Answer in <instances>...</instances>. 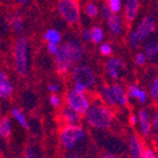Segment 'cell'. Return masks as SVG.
I'll return each mask as SVG.
<instances>
[{
	"instance_id": "obj_1",
	"label": "cell",
	"mask_w": 158,
	"mask_h": 158,
	"mask_svg": "<svg viewBox=\"0 0 158 158\" xmlns=\"http://www.w3.org/2000/svg\"><path fill=\"white\" fill-rule=\"evenodd\" d=\"M84 118L92 128L98 131H106L112 126L115 115L112 107L106 106L103 102L94 101L84 114Z\"/></svg>"
},
{
	"instance_id": "obj_2",
	"label": "cell",
	"mask_w": 158,
	"mask_h": 158,
	"mask_svg": "<svg viewBox=\"0 0 158 158\" xmlns=\"http://www.w3.org/2000/svg\"><path fill=\"white\" fill-rule=\"evenodd\" d=\"M30 42L26 37H19L13 43L12 60L17 74L24 77L29 72Z\"/></svg>"
},
{
	"instance_id": "obj_3",
	"label": "cell",
	"mask_w": 158,
	"mask_h": 158,
	"mask_svg": "<svg viewBox=\"0 0 158 158\" xmlns=\"http://www.w3.org/2000/svg\"><path fill=\"white\" fill-rule=\"evenodd\" d=\"M71 79L73 82L72 89L81 92H87L96 83V74L91 66L79 63L72 69Z\"/></svg>"
},
{
	"instance_id": "obj_4",
	"label": "cell",
	"mask_w": 158,
	"mask_h": 158,
	"mask_svg": "<svg viewBox=\"0 0 158 158\" xmlns=\"http://www.w3.org/2000/svg\"><path fill=\"white\" fill-rule=\"evenodd\" d=\"M86 137V132L83 126L77 125H64L60 131L59 138L62 147L66 150H73L81 144Z\"/></svg>"
},
{
	"instance_id": "obj_5",
	"label": "cell",
	"mask_w": 158,
	"mask_h": 158,
	"mask_svg": "<svg viewBox=\"0 0 158 158\" xmlns=\"http://www.w3.org/2000/svg\"><path fill=\"white\" fill-rule=\"evenodd\" d=\"M58 11L61 18L69 24H77L81 19L79 0H59Z\"/></svg>"
},
{
	"instance_id": "obj_6",
	"label": "cell",
	"mask_w": 158,
	"mask_h": 158,
	"mask_svg": "<svg viewBox=\"0 0 158 158\" xmlns=\"http://www.w3.org/2000/svg\"><path fill=\"white\" fill-rule=\"evenodd\" d=\"M65 102L66 105L72 107L74 111H77L80 115H84L92 104V100L86 92H81L74 89H71L66 93Z\"/></svg>"
},
{
	"instance_id": "obj_7",
	"label": "cell",
	"mask_w": 158,
	"mask_h": 158,
	"mask_svg": "<svg viewBox=\"0 0 158 158\" xmlns=\"http://www.w3.org/2000/svg\"><path fill=\"white\" fill-rule=\"evenodd\" d=\"M61 50L71 61L72 64H79L85 56L84 47L77 39H70L61 44Z\"/></svg>"
},
{
	"instance_id": "obj_8",
	"label": "cell",
	"mask_w": 158,
	"mask_h": 158,
	"mask_svg": "<svg viewBox=\"0 0 158 158\" xmlns=\"http://www.w3.org/2000/svg\"><path fill=\"white\" fill-rule=\"evenodd\" d=\"M156 29V21L154 17L152 16H145L140 20V22L137 24L136 29L134 30L136 33L137 38L139 39V41H144L146 40L150 34L153 33Z\"/></svg>"
},
{
	"instance_id": "obj_9",
	"label": "cell",
	"mask_w": 158,
	"mask_h": 158,
	"mask_svg": "<svg viewBox=\"0 0 158 158\" xmlns=\"http://www.w3.org/2000/svg\"><path fill=\"white\" fill-rule=\"evenodd\" d=\"M125 64L124 62L118 58H110L105 63V70L110 79L118 80L123 75Z\"/></svg>"
},
{
	"instance_id": "obj_10",
	"label": "cell",
	"mask_w": 158,
	"mask_h": 158,
	"mask_svg": "<svg viewBox=\"0 0 158 158\" xmlns=\"http://www.w3.org/2000/svg\"><path fill=\"white\" fill-rule=\"evenodd\" d=\"M15 87L9 75L5 71L0 70V100L7 101L12 96Z\"/></svg>"
},
{
	"instance_id": "obj_11",
	"label": "cell",
	"mask_w": 158,
	"mask_h": 158,
	"mask_svg": "<svg viewBox=\"0 0 158 158\" xmlns=\"http://www.w3.org/2000/svg\"><path fill=\"white\" fill-rule=\"evenodd\" d=\"M138 126H139L140 134L144 137H149L152 135V119H150L149 113L145 108H140L138 111Z\"/></svg>"
},
{
	"instance_id": "obj_12",
	"label": "cell",
	"mask_w": 158,
	"mask_h": 158,
	"mask_svg": "<svg viewBox=\"0 0 158 158\" xmlns=\"http://www.w3.org/2000/svg\"><path fill=\"white\" fill-rule=\"evenodd\" d=\"M128 148L131 158H144L145 147L139 136L132 134L128 138Z\"/></svg>"
},
{
	"instance_id": "obj_13",
	"label": "cell",
	"mask_w": 158,
	"mask_h": 158,
	"mask_svg": "<svg viewBox=\"0 0 158 158\" xmlns=\"http://www.w3.org/2000/svg\"><path fill=\"white\" fill-rule=\"evenodd\" d=\"M54 63H56V72L61 75H65V74L70 73L73 69V64L68 56L62 52V50L60 49V52L54 56Z\"/></svg>"
},
{
	"instance_id": "obj_14",
	"label": "cell",
	"mask_w": 158,
	"mask_h": 158,
	"mask_svg": "<svg viewBox=\"0 0 158 158\" xmlns=\"http://www.w3.org/2000/svg\"><path fill=\"white\" fill-rule=\"evenodd\" d=\"M128 98L136 100L139 104H145L148 100V93L137 84H129L126 89Z\"/></svg>"
},
{
	"instance_id": "obj_15",
	"label": "cell",
	"mask_w": 158,
	"mask_h": 158,
	"mask_svg": "<svg viewBox=\"0 0 158 158\" xmlns=\"http://www.w3.org/2000/svg\"><path fill=\"white\" fill-rule=\"evenodd\" d=\"M61 118L65 125H77L81 122V115L65 104L61 110Z\"/></svg>"
},
{
	"instance_id": "obj_16",
	"label": "cell",
	"mask_w": 158,
	"mask_h": 158,
	"mask_svg": "<svg viewBox=\"0 0 158 158\" xmlns=\"http://www.w3.org/2000/svg\"><path fill=\"white\" fill-rule=\"evenodd\" d=\"M139 11V0H126L124 8V17L128 23H132L136 19Z\"/></svg>"
},
{
	"instance_id": "obj_17",
	"label": "cell",
	"mask_w": 158,
	"mask_h": 158,
	"mask_svg": "<svg viewBox=\"0 0 158 158\" xmlns=\"http://www.w3.org/2000/svg\"><path fill=\"white\" fill-rule=\"evenodd\" d=\"M111 89L114 100L116 102V105L126 106L128 104V96H127V93L124 87L118 83H114V84L111 85Z\"/></svg>"
},
{
	"instance_id": "obj_18",
	"label": "cell",
	"mask_w": 158,
	"mask_h": 158,
	"mask_svg": "<svg viewBox=\"0 0 158 158\" xmlns=\"http://www.w3.org/2000/svg\"><path fill=\"white\" fill-rule=\"evenodd\" d=\"M107 27L108 30L114 35H119L122 33V31H123V18L119 16V13H117V15L113 13L107 19Z\"/></svg>"
},
{
	"instance_id": "obj_19",
	"label": "cell",
	"mask_w": 158,
	"mask_h": 158,
	"mask_svg": "<svg viewBox=\"0 0 158 158\" xmlns=\"http://www.w3.org/2000/svg\"><path fill=\"white\" fill-rule=\"evenodd\" d=\"M100 95L102 98V102L108 107H114L116 105V102L114 100L113 93H112L111 85L104 84L100 89Z\"/></svg>"
},
{
	"instance_id": "obj_20",
	"label": "cell",
	"mask_w": 158,
	"mask_h": 158,
	"mask_svg": "<svg viewBox=\"0 0 158 158\" xmlns=\"http://www.w3.org/2000/svg\"><path fill=\"white\" fill-rule=\"evenodd\" d=\"M11 117H12L20 126L23 127V128L28 129L30 127L29 122H28V119H27L26 114L23 113V111H22L21 108L13 107L12 110H11Z\"/></svg>"
},
{
	"instance_id": "obj_21",
	"label": "cell",
	"mask_w": 158,
	"mask_h": 158,
	"mask_svg": "<svg viewBox=\"0 0 158 158\" xmlns=\"http://www.w3.org/2000/svg\"><path fill=\"white\" fill-rule=\"evenodd\" d=\"M43 40L47 43H54V44H60L62 42V34L56 29H48L43 33Z\"/></svg>"
},
{
	"instance_id": "obj_22",
	"label": "cell",
	"mask_w": 158,
	"mask_h": 158,
	"mask_svg": "<svg viewBox=\"0 0 158 158\" xmlns=\"http://www.w3.org/2000/svg\"><path fill=\"white\" fill-rule=\"evenodd\" d=\"M143 53L145 54L147 60H152L156 56H158V40H152L146 42L143 49Z\"/></svg>"
},
{
	"instance_id": "obj_23",
	"label": "cell",
	"mask_w": 158,
	"mask_h": 158,
	"mask_svg": "<svg viewBox=\"0 0 158 158\" xmlns=\"http://www.w3.org/2000/svg\"><path fill=\"white\" fill-rule=\"evenodd\" d=\"M9 23H10L11 29L16 32L17 34H22L24 31V21L22 17L20 15H13L10 16V20H9Z\"/></svg>"
},
{
	"instance_id": "obj_24",
	"label": "cell",
	"mask_w": 158,
	"mask_h": 158,
	"mask_svg": "<svg viewBox=\"0 0 158 158\" xmlns=\"http://www.w3.org/2000/svg\"><path fill=\"white\" fill-rule=\"evenodd\" d=\"M0 132L1 137L3 138H9L12 134V123H11L9 117H2L0 119Z\"/></svg>"
},
{
	"instance_id": "obj_25",
	"label": "cell",
	"mask_w": 158,
	"mask_h": 158,
	"mask_svg": "<svg viewBox=\"0 0 158 158\" xmlns=\"http://www.w3.org/2000/svg\"><path fill=\"white\" fill-rule=\"evenodd\" d=\"M91 32V42L95 44H101L104 40V30L100 26H93L90 29Z\"/></svg>"
},
{
	"instance_id": "obj_26",
	"label": "cell",
	"mask_w": 158,
	"mask_h": 158,
	"mask_svg": "<svg viewBox=\"0 0 158 158\" xmlns=\"http://www.w3.org/2000/svg\"><path fill=\"white\" fill-rule=\"evenodd\" d=\"M84 11L86 13V16L91 19H95L100 13V9H98V5L94 2H87L84 7Z\"/></svg>"
},
{
	"instance_id": "obj_27",
	"label": "cell",
	"mask_w": 158,
	"mask_h": 158,
	"mask_svg": "<svg viewBox=\"0 0 158 158\" xmlns=\"http://www.w3.org/2000/svg\"><path fill=\"white\" fill-rule=\"evenodd\" d=\"M106 5L108 6V8L111 9L112 13H119L122 11V8H123V2L122 0H107Z\"/></svg>"
},
{
	"instance_id": "obj_28",
	"label": "cell",
	"mask_w": 158,
	"mask_h": 158,
	"mask_svg": "<svg viewBox=\"0 0 158 158\" xmlns=\"http://www.w3.org/2000/svg\"><path fill=\"white\" fill-rule=\"evenodd\" d=\"M149 95L154 101L158 102V75L155 77L149 85Z\"/></svg>"
},
{
	"instance_id": "obj_29",
	"label": "cell",
	"mask_w": 158,
	"mask_h": 158,
	"mask_svg": "<svg viewBox=\"0 0 158 158\" xmlns=\"http://www.w3.org/2000/svg\"><path fill=\"white\" fill-rule=\"evenodd\" d=\"M100 53L103 56H110L113 53V48L108 42H102L100 44Z\"/></svg>"
},
{
	"instance_id": "obj_30",
	"label": "cell",
	"mask_w": 158,
	"mask_h": 158,
	"mask_svg": "<svg viewBox=\"0 0 158 158\" xmlns=\"http://www.w3.org/2000/svg\"><path fill=\"white\" fill-rule=\"evenodd\" d=\"M152 131L155 135L156 143H158V111L155 112L153 114V117H152Z\"/></svg>"
},
{
	"instance_id": "obj_31",
	"label": "cell",
	"mask_w": 158,
	"mask_h": 158,
	"mask_svg": "<svg viewBox=\"0 0 158 158\" xmlns=\"http://www.w3.org/2000/svg\"><path fill=\"white\" fill-rule=\"evenodd\" d=\"M49 102H50L52 107L59 108L62 104V98L59 94H51L50 98H49Z\"/></svg>"
},
{
	"instance_id": "obj_32",
	"label": "cell",
	"mask_w": 158,
	"mask_h": 158,
	"mask_svg": "<svg viewBox=\"0 0 158 158\" xmlns=\"http://www.w3.org/2000/svg\"><path fill=\"white\" fill-rule=\"evenodd\" d=\"M23 158H41L38 153V150L35 149L34 147H27L26 150H24V155H23Z\"/></svg>"
},
{
	"instance_id": "obj_33",
	"label": "cell",
	"mask_w": 158,
	"mask_h": 158,
	"mask_svg": "<svg viewBox=\"0 0 158 158\" xmlns=\"http://www.w3.org/2000/svg\"><path fill=\"white\" fill-rule=\"evenodd\" d=\"M128 41H129V44L132 45L133 48H135V49L139 47V44H140L139 39L137 38V35H136V33H135L134 30H132V31L129 32V34H128Z\"/></svg>"
},
{
	"instance_id": "obj_34",
	"label": "cell",
	"mask_w": 158,
	"mask_h": 158,
	"mask_svg": "<svg viewBox=\"0 0 158 158\" xmlns=\"http://www.w3.org/2000/svg\"><path fill=\"white\" fill-rule=\"evenodd\" d=\"M61 44H54V43H47V50L51 56H56L60 52Z\"/></svg>"
},
{
	"instance_id": "obj_35",
	"label": "cell",
	"mask_w": 158,
	"mask_h": 158,
	"mask_svg": "<svg viewBox=\"0 0 158 158\" xmlns=\"http://www.w3.org/2000/svg\"><path fill=\"white\" fill-rule=\"evenodd\" d=\"M100 13H101V16L103 17L104 19H106L107 20L110 17L113 15L111 11V9L108 8V6L106 5V3H103L102 6H101V8H100Z\"/></svg>"
},
{
	"instance_id": "obj_36",
	"label": "cell",
	"mask_w": 158,
	"mask_h": 158,
	"mask_svg": "<svg viewBox=\"0 0 158 158\" xmlns=\"http://www.w3.org/2000/svg\"><path fill=\"white\" fill-rule=\"evenodd\" d=\"M146 61H147V59H146L145 54L143 52H138L136 56H135V63H136V65H138V66L145 65Z\"/></svg>"
},
{
	"instance_id": "obj_37",
	"label": "cell",
	"mask_w": 158,
	"mask_h": 158,
	"mask_svg": "<svg viewBox=\"0 0 158 158\" xmlns=\"http://www.w3.org/2000/svg\"><path fill=\"white\" fill-rule=\"evenodd\" d=\"M144 158H158V154L156 153L153 148H145Z\"/></svg>"
},
{
	"instance_id": "obj_38",
	"label": "cell",
	"mask_w": 158,
	"mask_h": 158,
	"mask_svg": "<svg viewBox=\"0 0 158 158\" xmlns=\"http://www.w3.org/2000/svg\"><path fill=\"white\" fill-rule=\"evenodd\" d=\"M48 90L51 94H58L59 91H60V85L56 84V83H50L48 85Z\"/></svg>"
},
{
	"instance_id": "obj_39",
	"label": "cell",
	"mask_w": 158,
	"mask_h": 158,
	"mask_svg": "<svg viewBox=\"0 0 158 158\" xmlns=\"http://www.w3.org/2000/svg\"><path fill=\"white\" fill-rule=\"evenodd\" d=\"M81 35H82V39L84 40V41H86V42H90L91 41V32H90V29H89V28L83 29Z\"/></svg>"
},
{
	"instance_id": "obj_40",
	"label": "cell",
	"mask_w": 158,
	"mask_h": 158,
	"mask_svg": "<svg viewBox=\"0 0 158 158\" xmlns=\"http://www.w3.org/2000/svg\"><path fill=\"white\" fill-rule=\"evenodd\" d=\"M131 124L132 125L138 124V116H137V114H132L131 115Z\"/></svg>"
},
{
	"instance_id": "obj_41",
	"label": "cell",
	"mask_w": 158,
	"mask_h": 158,
	"mask_svg": "<svg viewBox=\"0 0 158 158\" xmlns=\"http://www.w3.org/2000/svg\"><path fill=\"white\" fill-rule=\"evenodd\" d=\"M101 158H118V157H117L116 155H114V154H112V153H105V154H103Z\"/></svg>"
},
{
	"instance_id": "obj_42",
	"label": "cell",
	"mask_w": 158,
	"mask_h": 158,
	"mask_svg": "<svg viewBox=\"0 0 158 158\" xmlns=\"http://www.w3.org/2000/svg\"><path fill=\"white\" fill-rule=\"evenodd\" d=\"M68 158H82L81 155L79 153H75V152H72V153L69 154Z\"/></svg>"
},
{
	"instance_id": "obj_43",
	"label": "cell",
	"mask_w": 158,
	"mask_h": 158,
	"mask_svg": "<svg viewBox=\"0 0 158 158\" xmlns=\"http://www.w3.org/2000/svg\"><path fill=\"white\" fill-rule=\"evenodd\" d=\"M16 1L19 3V5H26V3H28L29 0H16Z\"/></svg>"
},
{
	"instance_id": "obj_44",
	"label": "cell",
	"mask_w": 158,
	"mask_h": 158,
	"mask_svg": "<svg viewBox=\"0 0 158 158\" xmlns=\"http://www.w3.org/2000/svg\"><path fill=\"white\" fill-rule=\"evenodd\" d=\"M0 137H1V132H0Z\"/></svg>"
}]
</instances>
